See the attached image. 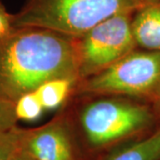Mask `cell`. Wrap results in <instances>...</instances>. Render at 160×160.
<instances>
[{
    "label": "cell",
    "mask_w": 160,
    "mask_h": 160,
    "mask_svg": "<svg viewBox=\"0 0 160 160\" xmlns=\"http://www.w3.org/2000/svg\"><path fill=\"white\" fill-rule=\"evenodd\" d=\"M14 110L18 120L32 121L38 119L45 109L34 91L19 98L14 103Z\"/></svg>",
    "instance_id": "cell-10"
},
{
    "label": "cell",
    "mask_w": 160,
    "mask_h": 160,
    "mask_svg": "<svg viewBox=\"0 0 160 160\" xmlns=\"http://www.w3.org/2000/svg\"><path fill=\"white\" fill-rule=\"evenodd\" d=\"M23 134V133H22ZM8 160H34L28 153H26L24 150H23L20 145L17 148V149L12 153L11 157L8 158Z\"/></svg>",
    "instance_id": "cell-14"
},
{
    "label": "cell",
    "mask_w": 160,
    "mask_h": 160,
    "mask_svg": "<svg viewBox=\"0 0 160 160\" xmlns=\"http://www.w3.org/2000/svg\"><path fill=\"white\" fill-rule=\"evenodd\" d=\"M13 29L12 14L6 11L5 6L0 1V41L6 38Z\"/></svg>",
    "instance_id": "cell-13"
},
{
    "label": "cell",
    "mask_w": 160,
    "mask_h": 160,
    "mask_svg": "<svg viewBox=\"0 0 160 160\" xmlns=\"http://www.w3.org/2000/svg\"><path fill=\"white\" fill-rule=\"evenodd\" d=\"M101 160H160V126L145 137L109 151Z\"/></svg>",
    "instance_id": "cell-8"
},
{
    "label": "cell",
    "mask_w": 160,
    "mask_h": 160,
    "mask_svg": "<svg viewBox=\"0 0 160 160\" xmlns=\"http://www.w3.org/2000/svg\"><path fill=\"white\" fill-rule=\"evenodd\" d=\"M24 129L18 126L8 130L0 131V160H8L17 149Z\"/></svg>",
    "instance_id": "cell-11"
},
{
    "label": "cell",
    "mask_w": 160,
    "mask_h": 160,
    "mask_svg": "<svg viewBox=\"0 0 160 160\" xmlns=\"http://www.w3.org/2000/svg\"><path fill=\"white\" fill-rule=\"evenodd\" d=\"M56 78L78 82L74 37L37 27L14 28L0 41V93L15 103Z\"/></svg>",
    "instance_id": "cell-1"
},
{
    "label": "cell",
    "mask_w": 160,
    "mask_h": 160,
    "mask_svg": "<svg viewBox=\"0 0 160 160\" xmlns=\"http://www.w3.org/2000/svg\"><path fill=\"white\" fill-rule=\"evenodd\" d=\"M76 81L56 78L46 82L35 91L45 109L57 108L72 95Z\"/></svg>",
    "instance_id": "cell-9"
},
{
    "label": "cell",
    "mask_w": 160,
    "mask_h": 160,
    "mask_svg": "<svg viewBox=\"0 0 160 160\" xmlns=\"http://www.w3.org/2000/svg\"><path fill=\"white\" fill-rule=\"evenodd\" d=\"M20 147L34 160H90L66 109L43 126L24 129Z\"/></svg>",
    "instance_id": "cell-6"
},
{
    "label": "cell",
    "mask_w": 160,
    "mask_h": 160,
    "mask_svg": "<svg viewBox=\"0 0 160 160\" xmlns=\"http://www.w3.org/2000/svg\"><path fill=\"white\" fill-rule=\"evenodd\" d=\"M132 29L138 48L160 51V0H152L132 15Z\"/></svg>",
    "instance_id": "cell-7"
},
{
    "label": "cell",
    "mask_w": 160,
    "mask_h": 160,
    "mask_svg": "<svg viewBox=\"0 0 160 160\" xmlns=\"http://www.w3.org/2000/svg\"><path fill=\"white\" fill-rule=\"evenodd\" d=\"M159 90L160 51L137 48L106 69L78 81L72 95H118L153 104Z\"/></svg>",
    "instance_id": "cell-4"
},
{
    "label": "cell",
    "mask_w": 160,
    "mask_h": 160,
    "mask_svg": "<svg viewBox=\"0 0 160 160\" xmlns=\"http://www.w3.org/2000/svg\"><path fill=\"white\" fill-rule=\"evenodd\" d=\"M133 13L113 15L74 37L78 81L102 71L137 49L132 29Z\"/></svg>",
    "instance_id": "cell-5"
},
{
    "label": "cell",
    "mask_w": 160,
    "mask_h": 160,
    "mask_svg": "<svg viewBox=\"0 0 160 160\" xmlns=\"http://www.w3.org/2000/svg\"><path fill=\"white\" fill-rule=\"evenodd\" d=\"M14 104L6 100L0 93V131L8 130L17 126Z\"/></svg>",
    "instance_id": "cell-12"
},
{
    "label": "cell",
    "mask_w": 160,
    "mask_h": 160,
    "mask_svg": "<svg viewBox=\"0 0 160 160\" xmlns=\"http://www.w3.org/2000/svg\"><path fill=\"white\" fill-rule=\"evenodd\" d=\"M152 0H27L12 14L14 28L37 27L79 37L98 23L123 12H135Z\"/></svg>",
    "instance_id": "cell-3"
},
{
    "label": "cell",
    "mask_w": 160,
    "mask_h": 160,
    "mask_svg": "<svg viewBox=\"0 0 160 160\" xmlns=\"http://www.w3.org/2000/svg\"><path fill=\"white\" fill-rule=\"evenodd\" d=\"M66 111L90 160H101L123 144L152 133L160 120L152 104L108 94L72 95Z\"/></svg>",
    "instance_id": "cell-2"
},
{
    "label": "cell",
    "mask_w": 160,
    "mask_h": 160,
    "mask_svg": "<svg viewBox=\"0 0 160 160\" xmlns=\"http://www.w3.org/2000/svg\"><path fill=\"white\" fill-rule=\"evenodd\" d=\"M152 105H153L155 110H156L157 114L158 116V118H159L160 120V90L159 92H158V96L156 98V100H155L154 103H153Z\"/></svg>",
    "instance_id": "cell-15"
}]
</instances>
